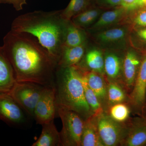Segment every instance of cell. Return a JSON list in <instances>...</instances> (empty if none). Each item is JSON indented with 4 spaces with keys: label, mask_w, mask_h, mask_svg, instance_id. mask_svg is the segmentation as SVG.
Instances as JSON below:
<instances>
[{
    "label": "cell",
    "mask_w": 146,
    "mask_h": 146,
    "mask_svg": "<svg viewBox=\"0 0 146 146\" xmlns=\"http://www.w3.org/2000/svg\"><path fill=\"white\" fill-rule=\"evenodd\" d=\"M2 46L17 82L44 86L54 84L57 62L34 36L11 30L4 37Z\"/></svg>",
    "instance_id": "6da1fadb"
},
{
    "label": "cell",
    "mask_w": 146,
    "mask_h": 146,
    "mask_svg": "<svg viewBox=\"0 0 146 146\" xmlns=\"http://www.w3.org/2000/svg\"><path fill=\"white\" fill-rule=\"evenodd\" d=\"M61 13V11H35L22 14L13 20L11 30L34 36L58 63L69 21Z\"/></svg>",
    "instance_id": "7a4b0ae2"
},
{
    "label": "cell",
    "mask_w": 146,
    "mask_h": 146,
    "mask_svg": "<svg viewBox=\"0 0 146 146\" xmlns=\"http://www.w3.org/2000/svg\"><path fill=\"white\" fill-rule=\"evenodd\" d=\"M54 86L57 106L77 112L85 119L94 115L85 99L82 71L77 65L57 67Z\"/></svg>",
    "instance_id": "3957f363"
},
{
    "label": "cell",
    "mask_w": 146,
    "mask_h": 146,
    "mask_svg": "<svg viewBox=\"0 0 146 146\" xmlns=\"http://www.w3.org/2000/svg\"><path fill=\"white\" fill-rule=\"evenodd\" d=\"M58 115L62 121L60 132L61 146H81L84 119L77 112L57 105Z\"/></svg>",
    "instance_id": "277c9868"
},
{
    "label": "cell",
    "mask_w": 146,
    "mask_h": 146,
    "mask_svg": "<svg viewBox=\"0 0 146 146\" xmlns=\"http://www.w3.org/2000/svg\"><path fill=\"white\" fill-rule=\"evenodd\" d=\"M44 86L33 82H16L9 94L33 118L35 108Z\"/></svg>",
    "instance_id": "5b68a950"
},
{
    "label": "cell",
    "mask_w": 146,
    "mask_h": 146,
    "mask_svg": "<svg viewBox=\"0 0 146 146\" xmlns=\"http://www.w3.org/2000/svg\"><path fill=\"white\" fill-rule=\"evenodd\" d=\"M96 116L98 130L104 145L121 146L126 135V123L116 121L104 111Z\"/></svg>",
    "instance_id": "8992f818"
},
{
    "label": "cell",
    "mask_w": 146,
    "mask_h": 146,
    "mask_svg": "<svg viewBox=\"0 0 146 146\" xmlns=\"http://www.w3.org/2000/svg\"><path fill=\"white\" fill-rule=\"evenodd\" d=\"M29 117L10 94H0V120L9 125L23 127L29 123Z\"/></svg>",
    "instance_id": "52a82bcc"
},
{
    "label": "cell",
    "mask_w": 146,
    "mask_h": 146,
    "mask_svg": "<svg viewBox=\"0 0 146 146\" xmlns=\"http://www.w3.org/2000/svg\"><path fill=\"white\" fill-rule=\"evenodd\" d=\"M58 115L54 84L44 86L35 109L34 119L38 124L54 121Z\"/></svg>",
    "instance_id": "ba28073f"
},
{
    "label": "cell",
    "mask_w": 146,
    "mask_h": 146,
    "mask_svg": "<svg viewBox=\"0 0 146 146\" xmlns=\"http://www.w3.org/2000/svg\"><path fill=\"white\" fill-rule=\"evenodd\" d=\"M146 99V56L141 61L132 90L129 95L130 106L137 110L143 109Z\"/></svg>",
    "instance_id": "9c48e42d"
},
{
    "label": "cell",
    "mask_w": 146,
    "mask_h": 146,
    "mask_svg": "<svg viewBox=\"0 0 146 146\" xmlns=\"http://www.w3.org/2000/svg\"><path fill=\"white\" fill-rule=\"evenodd\" d=\"M126 135L121 146H143L146 145V117L128 120Z\"/></svg>",
    "instance_id": "30bf717a"
},
{
    "label": "cell",
    "mask_w": 146,
    "mask_h": 146,
    "mask_svg": "<svg viewBox=\"0 0 146 146\" xmlns=\"http://www.w3.org/2000/svg\"><path fill=\"white\" fill-rule=\"evenodd\" d=\"M141 61L136 53L132 50L128 51L123 58L122 84L127 92L132 90Z\"/></svg>",
    "instance_id": "8fae6325"
},
{
    "label": "cell",
    "mask_w": 146,
    "mask_h": 146,
    "mask_svg": "<svg viewBox=\"0 0 146 146\" xmlns=\"http://www.w3.org/2000/svg\"><path fill=\"white\" fill-rule=\"evenodd\" d=\"M80 69L82 70L88 85L98 97L104 112H106L108 108V105L107 103L108 82L105 77L99 73Z\"/></svg>",
    "instance_id": "7c38bea8"
},
{
    "label": "cell",
    "mask_w": 146,
    "mask_h": 146,
    "mask_svg": "<svg viewBox=\"0 0 146 146\" xmlns=\"http://www.w3.org/2000/svg\"><path fill=\"white\" fill-rule=\"evenodd\" d=\"M16 82L12 65L0 46V94H9Z\"/></svg>",
    "instance_id": "4fadbf2b"
},
{
    "label": "cell",
    "mask_w": 146,
    "mask_h": 146,
    "mask_svg": "<svg viewBox=\"0 0 146 146\" xmlns=\"http://www.w3.org/2000/svg\"><path fill=\"white\" fill-rule=\"evenodd\" d=\"M104 58V76L108 82H117L122 85L123 59L115 53L109 52L106 53Z\"/></svg>",
    "instance_id": "5bb4252c"
},
{
    "label": "cell",
    "mask_w": 146,
    "mask_h": 146,
    "mask_svg": "<svg viewBox=\"0 0 146 146\" xmlns=\"http://www.w3.org/2000/svg\"><path fill=\"white\" fill-rule=\"evenodd\" d=\"M85 51V43L76 46H63L57 67L65 68L77 65L84 56Z\"/></svg>",
    "instance_id": "9a60e30c"
},
{
    "label": "cell",
    "mask_w": 146,
    "mask_h": 146,
    "mask_svg": "<svg viewBox=\"0 0 146 146\" xmlns=\"http://www.w3.org/2000/svg\"><path fill=\"white\" fill-rule=\"evenodd\" d=\"M81 146H104L98 130L96 115H92L84 120Z\"/></svg>",
    "instance_id": "2e32d148"
},
{
    "label": "cell",
    "mask_w": 146,
    "mask_h": 146,
    "mask_svg": "<svg viewBox=\"0 0 146 146\" xmlns=\"http://www.w3.org/2000/svg\"><path fill=\"white\" fill-rule=\"evenodd\" d=\"M84 57L83 62H80L77 65L84 70L93 71L104 76V55L100 50H90Z\"/></svg>",
    "instance_id": "e0dca14e"
},
{
    "label": "cell",
    "mask_w": 146,
    "mask_h": 146,
    "mask_svg": "<svg viewBox=\"0 0 146 146\" xmlns=\"http://www.w3.org/2000/svg\"><path fill=\"white\" fill-rule=\"evenodd\" d=\"M41 135L32 146H60V132L58 131L54 121L42 125Z\"/></svg>",
    "instance_id": "ac0fdd59"
},
{
    "label": "cell",
    "mask_w": 146,
    "mask_h": 146,
    "mask_svg": "<svg viewBox=\"0 0 146 146\" xmlns=\"http://www.w3.org/2000/svg\"><path fill=\"white\" fill-rule=\"evenodd\" d=\"M85 36L81 28L77 27L72 21L68 22L65 32L63 46L72 47L85 43Z\"/></svg>",
    "instance_id": "d6986e66"
},
{
    "label": "cell",
    "mask_w": 146,
    "mask_h": 146,
    "mask_svg": "<svg viewBox=\"0 0 146 146\" xmlns=\"http://www.w3.org/2000/svg\"><path fill=\"white\" fill-rule=\"evenodd\" d=\"M127 92V91L125 87L120 84L115 82H108V108L111 106L117 104L128 103L129 95H127L128 93Z\"/></svg>",
    "instance_id": "ffe728a7"
},
{
    "label": "cell",
    "mask_w": 146,
    "mask_h": 146,
    "mask_svg": "<svg viewBox=\"0 0 146 146\" xmlns=\"http://www.w3.org/2000/svg\"><path fill=\"white\" fill-rule=\"evenodd\" d=\"M126 11L121 6L120 8L106 11L102 14L92 28L97 29L115 23L121 19Z\"/></svg>",
    "instance_id": "44dd1931"
},
{
    "label": "cell",
    "mask_w": 146,
    "mask_h": 146,
    "mask_svg": "<svg viewBox=\"0 0 146 146\" xmlns=\"http://www.w3.org/2000/svg\"><path fill=\"white\" fill-rule=\"evenodd\" d=\"M82 81L83 84L85 99L89 105L92 113L94 115H98L104 112L101 104L100 102L98 97L93 90L88 85L82 70Z\"/></svg>",
    "instance_id": "7402d4cb"
},
{
    "label": "cell",
    "mask_w": 146,
    "mask_h": 146,
    "mask_svg": "<svg viewBox=\"0 0 146 146\" xmlns=\"http://www.w3.org/2000/svg\"><path fill=\"white\" fill-rule=\"evenodd\" d=\"M128 103H121L111 106L106 112L112 119L120 123H125L129 119L130 108Z\"/></svg>",
    "instance_id": "603a6c76"
},
{
    "label": "cell",
    "mask_w": 146,
    "mask_h": 146,
    "mask_svg": "<svg viewBox=\"0 0 146 146\" xmlns=\"http://www.w3.org/2000/svg\"><path fill=\"white\" fill-rule=\"evenodd\" d=\"M100 14V10L99 9L85 10L74 16L71 21L74 25L82 29L94 23Z\"/></svg>",
    "instance_id": "cb8c5ba5"
},
{
    "label": "cell",
    "mask_w": 146,
    "mask_h": 146,
    "mask_svg": "<svg viewBox=\"0 0 146 146\" xmlns=\"http://www.w3.org/2000/svg\"><path fill=\"white\" fill-rule=\"evenodd\" d=\"M90 0H71L68 6L61 11V15L65 21H71L72 18L85 10Z\"/></svg>",
    "instance_id": "d4e9b609"
},
{
    "label": "cell",
    "mask_w": 146,
    "mask_h": 146,
    "mask_svg": "<svg viewBox=\"0 0 146 146\" xmlns=\"http://www.w3.org/2000/svg\"><path fill=\"white\" fill-rule=\"evenodd\" d=\"M126 33V30L124 28H116L100 33L97 38L100 42L108 44L119 42L123 39Z\"/></svg>",
    "instance_id": "484cf974"
},
{
    "label": "cell",
    "mask_w": 146,
    "mask_h": 146,
    "mask_svg": "<svg viewBox=\"0 0 146 146\" xmlns=\"http://www.w3.org/2000/svg\"><path fill=\"white\" fill-rule=\"evenodd\" d=\"M143 6V0H121V6L126 11L135 10Z\"/></svg>",
    "instance_id": "4316f807"
},
{
    "label": "cell",
    "mask_w": 146,
    "mask_h": 146,
    "mask_svg": "<svg viewBox=\"0 0 146 146\" xmlns=\"http://www.w3.org/2000/svg\"><path fill=\"white\" fill-rule=\"evenodd\" d=\"M140 9L133 19V23L138 26L146 27V6Z\"/></svg>",
    "instance_id": "83f0119b"
},
{
    "label": "cell",
    "mask_w": 146,
    "mask_h": 146,
    "mask_svg": "<svg viewBox=\"0 0 146 146\" xmlns=\"http://www.w3.org/2000/svg\"><path fill=\"white\" fill-rule=\"evenodd\" d=\"M27 0H1L2 3H7L13 5L17 11L23 9L24 5L27 3Z\"/></svg>",
    "instance_id": "f1b7e54d"
},
{
    "label": "cell",
    "mask_w": 146,
    "mask_h": 146,
    "mask_svg": "<svg viewBox=\"0 0 146 146\" xmlns=\"http://www.w3.org/2000/svg\"><path fill=\"white\" fill-rule=\"evenodd\" d=\"M98 1L102 4L108 6H121V0H98Z\"/></svg>",
    "instance_id": "f546056e"
},
{
    "label": "cell",
    "mask_w": 146,
    "mask_h": 146,
    "mask_svg": "<svg viewBox=\"0 0 146 146\" xmlns=\"http://www.w3.org/2000/svg\"><path fill=\"white\" fill-rule=\"evenodd\" d=\"M137 34L141 39L146 42V28L138 30L137 32Z\"/></svg>",
    "instance_id": "4dcf8cb0"
},
{
    "label": "cell",
    "mask_w": 146,
    "mask_h": 146,
    "mask_svg": "<svg viewBox=\"0 0 146 146\" xmlns=\"http://www.w3.org/2000/svg\"><path fill=\"white\" fill-rule=\"evenodd\" d=\"M143 1L144 5L146 6V0H143Z\"/></svg>",
    "instance_id": "1f68e13d"
},
{
    "label": "cell",
    "mask_w": 146,
    "mask_h": 146,
    "mask_svg": "<svg viewBox=\"0 0 146 146\" xmlns=\"http://www.w3.org/2000/svg\"><path fill=\"white\" fill-rule=\"evenodd\" d=\"M2 3H1V0H0V4H1Z\"/></svg>",
    "instance_id": "d6a6232c"
}]
</instances>
